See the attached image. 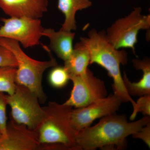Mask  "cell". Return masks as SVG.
Wrapping results in <instances>:
<instances>
[{"label": "cell", "mask_w": 150, "mask_h": 150, "mask_svg": "<svg viewBox=\"0 0 150 150\" xmlns=\"http://www.w3.org/2000/svg\"><path fill=\"white\" fill-rule=\"evenodd\" d=\"M149 122V116L129 122L125 115L115 113L107 115L94 126L77 133L76 147L77 150L124 149L127 146V137Z\"/></svg>", "instance_id": "cell-1"}, {"label": "cell", "mask_w": 150, "mask_h": 150, "mask_svg": "<svg viewBox=\"0 0 150 150\" xmlns=\"http://www.w3.org/2000/svg\"><path fill=\"white\" fill-rule=\"evenodd\" d=\"M80 40L89 52L90 65L96 64L101 66L107 71L108 76L112 78L113 94L122 103H131L133 112L130 117L134 119L137 116L136 102L126 90L120 69L121 65L127 64V53L124 50L114 48L108 42L105 33L103 31L98 32L96 30L92 29L89 31L88 37H81Z\"/></svg>", "instance_id": "cell-2"}, {"label": "cell", "mask_w": 150, "mask_h": 150, "mask_svg": "<svg viewBox=\"0 0 150 150\" xmlns=\"http://www.w3.org/2000/svg\"><path fill=\"white\" fill-rule=\"evenodd\" d=\"M43 107L44 116L35 130L40 143V150H77V132L71 122L73 107L55 101Z\"/></svg>", "instance_id": "cell-3"}, {"label": "cell", "mask_w": 150, "mask_h": 150, "mask_svg": "<svg viewBox=\"0 0 150 150\" xmlns=\"http://www.w3.org/2000/svg\"><path fill=\"white\" fill-rule=\"evenodd\" d=\"M0 44L9 50L16 59V83L29 89L40 103H45L47 96L42 86V78L46 70L58 65L56 59L51 57L49 61L42 62L33 59L23 51L18 42L12 39L0 37Z\"/></svg>", "instance_id": "cell-4"}, {"label": "cell", "mask_w": 150, "mask_h": 150, "mask_svg": "<svg viewBox=\"0 0 150 150\" xmlns=\"http://www.w3.org/2000/svg\"><path fill=\"white\" fill-rule=\"evenodd\" d=\"M6 98L11 108V120L35 131L44 117V110L35 94L16 83L14 91L7 94Z\"/></svg>", "instance_id": "cell-5"}, {"label": "cell", "mask_w": 150, "mask_h": 150, "mask_svg": "<svg viewBox=\"0 0 150 150\" xmlns=\"http://www.w3.org/2000/svg\"><path fill=\"white\" fill-rule=\"evenodd\" d=\"M142 11L141 7L134 8L127 16L118 19L108 28L107 40L115 49L130 48L136 55L135 46L139 31L150 28V15H142Z\"/></svg>", "instance_id": "cell-6"}, {"label": "cell", "mask_w": 150, "mask_h": 150, "mask_svg": "<svg viewBox=\"0 0 150 150\" xmlns=\"http://www.w3.org/2000/svg\"><path fill=\"white\" fill-rule=\"evenodd\" d=\"M0 37L9 38L21 43L27 48L39 45L43 28L39 18L27 17L1 18Z\"/></svg>", "instance_id": "cell-7"}, {"label": "cell", "mask_w": 150, "mask_h": 150, "mask_svg": "<svg viewBox=\"0 0 150 150\" xmlns=\"http://www.w3.org/2000/svg\"><path fill=\"white\" fill-rule=\"evenodd\" d=\"M72 89L64 103L75 108L84 107L107 96L104 82L96 77L89 69L83 74L70 77Z\"/></svg>", "instance_id": "cell-8"}, {"label": "cell", "mask_w": 150, "mask_h": 150, "mask_svg": "<svg viewBox=\"0 0 150 150\" xmlns=\"http://www.w3.org/2000/svg\"><path fill=\"white\" fill-rule=\"evenodd\" d=\"M122 103L115 95H110L87 106L73 109L72 125L78 133L90 126L96 119L115 113Z\"/></svg>", "instance_id": "cell-9"}, {"label": "cell", "mask_w": 150, "mask_h": 150, "mask_svg": "<svg viewBox=\"0 0 150 150\" xmlns=\"http://www.w3.org/2000/svg\"><path fill=\"white\" fill-rule=\"evenodd\" d=\"M40 143L35 130L11 120L5 136H0V150H39Z\"/></svg>", "instance_id": "cell-10"}, {"label": "cell", "mask_w": 150, "mask_h": 150, "mask_svg": "<svg viewBox=\"0 0 150 150\" xmlns=\"http://www.w3.org/2000/svg\"><path fill=\"white\" fill-rule=\"evenodd\" d=\"M48 5V0H0V8L10 17L40 19Z\"/></svg>", "instance_id": "cell-11"}, {"label": "cell", "mask_w": 150, "mask_h": 150, "mask_svg": "<svg viewBox=\"0 0 150 150\" xmlns=\"http://www.w3.org/2000/svg\"><path fill=\"white\" fill-rule=\"evenodd\" d=\"M42 36L49 38L50 48L59 58L64 62L69 59L74 49V33L61 29L56 31L51 28H44Z\"/></svg>", "instance_id": "cell-12"}, {"label": "cell", "mask_w": 150, "mask_h": 150, "mask_svg": "<svg viewBox=\"0 0 150 150\" xmlns=\"http://www.w3.org/2000/svg\"><path fill=\"white\" fill-rule=\"evenodd\" d=\"M132 62L135 69L143 71V76L137 82H131L124 72L123 77L126 90L130 96L140 97L150 94L149 59L145 58L142 60L135 59Z\"/></svg>", "instance_id": "cell-13"}, {"label": "cell", "mask_w": 150, "mask_h": 150, "mask_svg": "<svg viewBox=\"0 0 150 150\" xmlns=\"http://www.w3.org/2000/svg\"><path fill=\"white\" fill-rule=\"evenodd\" d=\"M90 56L88 48L82 42L76 43L71 55L64 62V66L70 77L86 72L90 65Z\"/></svg>", "instance_id": "cell-14"}, {"label": "cell", "mask_w": 150, "mask_h": 150, "mask_svg": "<svg viewBox=\"0 0 150 150\" xmlns=\"http://www.w3.org/2000/svg\"><path fill=\"white\" fill-rule=\"evenodd\" d=\"M92 5L91 0H58V8L65 17L64 21L60 29L68 31L76 30L77 12L88 8Z\"/></svg>", "instance_id": "cell-15"}, {"label": "cell", "mask_w": 150, "mask_h": 150, "mask_svg": "<svg viewBox=\"0 0 150 150\" xmlns=\"http://www.w3.org/2000/svg\"><path fill=\"white\" fill-rule=\"evenodd\" d=\"M16 67H0V92L12 94L15 89Z\"/></svg>", "instance_id": "cell-16"}, {"label": "cell", "mask_w": 150, "mask_h": 150, "mask_svg": "<svg viewBox=\"0 0 150 150\" xmlns=\"http://www.w3.org/2000/svg\"><path fill=\"white\" fill-rule=\"evenodd\" d=\"M48 82L51 86L56 88L64 87L70 80L69 73L64 67L58 65L53 67L48 76Z\"/></svg>", "instance_id": "cell-17"}, {"label": "cell", "mask_w": 150, "mask_h": 150, "mask_svg": "<svg viewBox=\"0 0 150 150\" xmlns=\"http://www.w3.org/2000/svg\"><path fill=\"white\" fill-rule=\"evenodd\" d=\"M8 105L6 95L0 92V133L1 136H4L6 132L7 126V117L6 107Z\"/></svg>", "instance_id": "cell-18"}, {"label": "cell", "mask_w": 150, "mask_h": 150, "mask_svg": "<svg viewBox=\"0 0 150 150\" xmlns=\"http://www.w3.org/2000/svg\"><path fill=\"white\" fill-rule=\"evenodd\" d=\"M17 62L13 54L8 48L0 44V67H17Z\"/></svg>", "instance_id": "cell-19"}, {"label": "cell", "mask_w": 150, "mask_h": 150, "mask_svg": "<svg viewBox=\"0 0 150 150\" xmlns=\"http://www.w3.org/2000/svg\"><path fill=\"white\" fill-rule=\"evenodd\" d=\"M136 114L141 112L144 116L150 115V94L140 96L136 102Z\"/></svg>", "instance_id": "cell-20"}, {"label": "cell", "mask_w": 150, "mask_h": 150, "mask_svg": "<svg viewBox=\"0 0 150 150\" xmlns=\"http://www.w3.org/2000/svg\"><path fill=\"white\" fill-rule=\"evenodd\" d=\"M134 139L142 140L150 148V122L143 126L139 131L132 135Z\"/></svg>", "instance_id": "cell-21"}, {"label": "cell", "mask_w": 150, "mask_h": 150, "mask_svg": "<svg viewBox=\"0 0 150 150\" xmlns=\"http://www.w3.org/2000/svg\"><path fill=\"white\" fill-rule=\"evenodd\" d=\"M0 136H1V133H0Z\"/></svg>", "instance_id": "cell-22"}]
</instances>
